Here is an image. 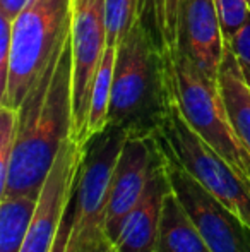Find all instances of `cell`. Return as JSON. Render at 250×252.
Returning <instances> with one entry per match:
<instances>
[{
  "label": "cell",
  "instance_id": "1",
  "mask_svg": "<svg viewBox=\"0 0 250 252\" xmlns=\"http://www.w3.org/2000/svg\"><path fill=\"white\" fill-rule=\"evenodd\" d=\"M19 112L16 148L0 197L36 194L72 137V41L70 34L52 57Z\"/></svg>",
  "mask_w": 250,
  "mask_h": 252
},
{
  "label": "cell",
  "instance_id": "2",
  "mask_svg": "<svg viewBox=\"0 0 250 252\" xmlns=\"http://www.w3.org/2000/svg\"><path fill=\"white\" fill-rule=\"evenodd\" d=\"M168 110L165 62L140 19L117 47L108 124L130 136H154Z\"/></svg>",
  "mask_w": 250,
  "mask_h": 252
},
{
  "label": "cell",
  "instance_id": "3",
  "mask_svg": "<svg viewBox=\"0 0 250 252\" xmlns=\"http://www.w3.org/2000/svg\"><path fill=\"white\" fill-rule=\"evenodd\" d=\"M163 62L175 100L189 126L250 186V151L231 124L220 83L197 67L182 48Z\"/></svg>",
  "mask_w": 250,
  "mask_h": 252
},
{
  "label": "cell",
  "instance_id": "4",
  "mask_svg": "<svg viewBox=\"0 0 250 252\" xmlns=\"http://www.w3.org/2000/svg\"><path fill=\"white\" fill-rule=\"evenodd\" d=\"M72 0H29L12 23L9 79L0 106L19 110L70 34Z\"/></svg>",
  "mask_w": 250,
  "mask_h": 252
},
{
  "label": "cell",
  "instance_id": "5",
  "mask_svg": "<svg viewBox=\"0 0 250 252\" xmlns=\"http://www.w3.org/2000/svg\"><path fill=\"white\" fill-rule=\"evenodd\" d=\"M156 139L161 150L177 159L207 192L240 216L250 228V186L189 126L178 108L170 81L168 110L161 120Z\"/></svg>",
  "mask_w": 250,
  "mask_h": 252
},
{
  "label": "cell",
  "instance_id": "6",
  "mask_svg": "<svg viewBox=\"0 0 250 252\" xmlns=\"http://www.w3.org/2000/svg\"><path fill=\"white\" fill-rule=\"evenodd\" d=\"M130 134L110 126L84 144V158L72 201V235L69 249L83 251L107 237V213L111 182L120 153Z\"/></svg>",
  "mask_w": 250,
  "mask_h": 252
},
{
  "label": "cell",
  "instance_id": "7",
  "mask_svg": "<svg viewBox=\"0 0 250 252\" xmlns=\"http://www.w3.org/2000/svg\"><path fill=\"white\" fill-rule=\"evenodd\" d=\"M72 139L83 144L91 90L108 48L105 0H72Z\"/></svg>",
  "mask_w": 250,
  "mask_h": 252
},
{
  "label": "cell",
  "instance_id": "8",
  "mask_svg": "<svg viewBox=\"0 0 250 252\" xmlns=\"http://www.w3.org/2000/svg\"><path fill=\"white\" fill-rule=\"evenodd\" d=\"M161 153L171 189L189 211L211 252H250V228L240 216L207 192L177 159L163 150Z\"/></svg>",
  "mask_w": 250,
  "mask_h": 252
},
{
  "label": "cell",
  "instance_id": "9",
  "mask_svg": "<svg viewBox=\"0 0 250 252\" xmlns=\"http://www.w3.org/2000/svg\"><path fill=\"white\" fill-rule=\"evenodd\" d=\"M84 158V146L70 137L62 146L41 187L36 211L21 252H52L60 223L70 208Z\"/></svg>",
  "mask_w": 250,
  "mask_h": 252
},
{
  "label": "cell",
  "instance_id": "10",
  "mask_svg": "<svg viewBox=\"0 0 250 252\" xmlns=\"http://www.w3.org/2000/svg\"><path fill=\"white\" fill-rule=\"evenodd\" d=\"M163 161L160 143L154 136H129L120 153L107 213V237L113 242L122 223L142 199L149 180Z\"/></svg>",
  "mask_w": 250,
  "mask_h": 252
},
{
  "label": "cell",
  "instance_id": "11",
  "mask_svg": "<svg viewBox=\"0 0 250 252\" xmlns=\"http://www.w3.org/2000/svg\"><path fill=\"white\" fill-rule=\"evenodd\" d=\"M180 48L197 67L218 81L226 52V38L214 0H184Z\"/></svg>",
  "mask_w": 250,
  "mask_h": 252
},
{
  "label": "cell",
  "instance_id": "12",
  "mask_svg": "<svg viewBox=\"0 0 250 252\" xmlns=\"http://www.w3.org/2000/svg\"><path fill=\"white\" fill-rule=\"evenodd\" d=\"M168 190H170V180L163 156V161L149 180L142 199L127 215L117 237L113 239L117 252H156L161 213Z\"/></svg>",
  "mask_w": 250,
  "mask_h": 252
},
{
  "label": "cell",
  "instance_id": "13",
  "mask_svg": "<svg viewBox=\"0 0 250 252\" xmlns=\"http://www.w3.org/2000/svg\"><path fill=\"white\" fill-rule=\"evenodd\" d=\"M156 252H211L171 186L165 197Z\"/></svg>",
  "mask_w": 250,
  "mask_h": 252
},
{
  "label": "cell",
  "instance_id": "14",
  "mask_svg": "<svg viewBox=\"0 0 250 252\" xmlns=\"http://www.w3.org/2000/svg\"><path fill=\"white\" fill-rule=\"evenodd\" d=\"M184 0H140V16L163 59L180 52Z\"/></svg>",
  "mask_w": 250,
  "mask_h": 252
},
{
  "label": "cell",
  "instance_id": "15",
  "mask_svg": "<svg viewBox=\"0 0 250 252\" xmlns=\"http://www.w3.org/2000/svg\"><path fill=\"white\" fill-rule=\"evenodd\" d=\"M38 199L36 194L0 197V252H21Z\"/></svg>",
  "mask_w": 250,
  "mask_h": 252
},
{
  "label": "cell",
  "instance_id": "16",
  "mask_svg": "<svg viewBox=\"0 0 250 252\" xmlns=\"http://www.w3.org/2000/svg\"><path fill=\"white\" fill-rule=\"evenodd\" d=\"M115 59H117V48L108 47L107 52H105L103 62H101L96 77H94L93 90H91L89 112H87L86 129H84V137H83L84 144L93 136L103 132L108 127V113H110L111 86H113Z\"/></svg>",
  "mask_w": 250,
  "mask_h": 252
},
{
  "label": "cell",
  "instance_id": "17",
  "mask_svg": "<svg viewBox=\"0 0 250 252\" xmlns=\"http://www.w3.org/2000/svg\"><path fill=\"white\" fill-rule=\"evenodd\" d=\"M140 16V0H105L108 47L122 43Z\"/></svg>",
  "mask_w": 250,
  "mask_h": 252
},
{
  "label": "cell",
  "instance_id": "18",
  "mask_svg": "<svg viewBox=\"0 0 250 252\" xmlns=\"http://www.w3.org/2000/svg\"><path fill=\"white\" fill-rule=\"evenodd\" d=\"M19 112L9 106H0V194L5 189L10 159L16 148Z\"/></svg>",
  "mask_w": 250,
  "mask_h": 252
},
{
  "label": "cell",
  "instance_id": "19",
  "mask_svg": "<svg viewBox=\"0 0 250 252\" xmlns=\"http://www.w3.org/2000/svg\"><path fill=\"white\" fill-rule=\"evenodd\" d=\"M226 41L244 26L250 16V0H214Z\"/></svg>",
  "mask_w": 250,
  "mask_h": 252
},
{
  "label": "cell",
  "instance_id": "20",
  "mask_svg": "<svg viewBox=\"0 0 250 252\" xmlns=\"http://www.w3.org/2000/svg\"><path fill=\"white\" fill-rule=\"evenodd\" d=\"M12 23L9 16L0 12V94L3 93L9 79L10 41H12Z\"/></svg>",
  "mask_w": 250,
  "mask_h": 252
},
{
  "label": "cell",
  "instance_id": "21",
  "mask_svg": "<svg viewBox=\"0 0 250 252\" xmlns=\"http://www.w3.org/2000/svg\"><path fill=\"white\" fill-rule=\"evenodd\" d=\"M226 45L237 55L242 65L250 67V16L244 23V26L226 41Z\"/></svg>",
  "mask_w": 250,
  "mask_h": 252
},
{
  "label": "cell",
  "instance_id": "22",
  "mask_svg": "<svg viewBox=\"0 0 250 252\" xmlns=\"http://www.w3.org/2000/svg\"><path fill=\"white\" fill-rule=\"evenodd\" d=\"M70 235H72V204H70V208L67 209L65 216H63L52 252H69Z\"/></svg>",
  "mask_w": 250,
  "mask_h": 252
},
{
  "label": "cell",
  "instance_id": "23",
  "mask_svg": "<svg viewBox=\"0 0 250 252\" xmlns=\"http://www.w3.org/2000/svg\"><path fill=\"white\" fill-rule=\"evenodd\" d=\"M28 2L29 0H0V12L9 16L14 21Z\"/></svg>",
  "mask_w": 250,
  "mask_h": 252
},
{
  "label": "cell",
  "instance_id": "24",
  "mask_svg": "<svg viewBox=\"0 0 250 252\" xmlns=\"http://www.w3.org/2000/svg\"><path fill=\"white\" fill-rule=\"evenodd\" d=\"M69 252H72L69 249ZM77 252H117V249H115L113 242H111L108 237H103L101 240H98L96 244H93V246L86 247V249L83 251H77Z\"/></svg>",
  "mask_w": 250,
  "mask_h": 252
},
{
  "label": "cell",
  "instance_id": "25",
  "mask_svg": "<svg viewBox=\"0 0 250 252\" xmlns=\"http://www.w3.org/2000/svg\"><path fill=\"white\" fill-rule=\"evenodd\" d=\"M240 67H242V72H244L245 81H247V84H249V88H250V67H247V65H242V63H240Z\"/></svg>",
  "mask_w": 250,
  "mask_h": 252
}]
</instances>
